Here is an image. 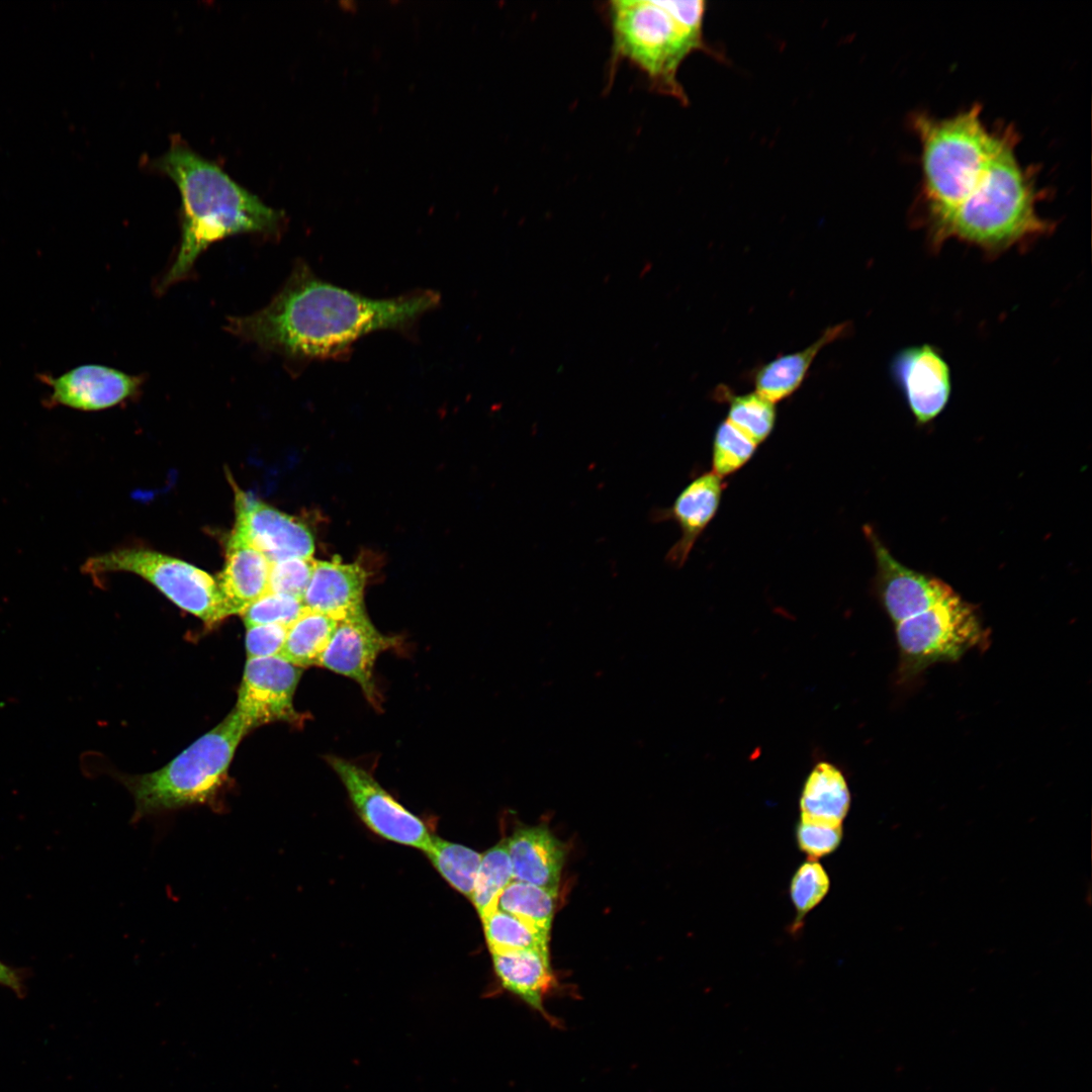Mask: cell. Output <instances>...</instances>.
<instances>
[{"label":"cell","instance_id":"836d02e7","mask_svg":"<svg viewBox=\"0 0 1092 1092\" xmlns=\"http://www.w3.org/2000/svg\"><path fill=\"white\" fill-rule=\"evenodd\" d=\"M27 973L24 969L13 968L0 961V985L11 989L19 997L25 995Z\"/></svg>","mask_w":1092,"mask_h":1092},{"label":"cell","instance_id":"6da1fadb","mask_svg":"<svg viewBox=\"0 0 1092 1092\" xmlns=\"http://www.w3.org/2000/svg\"><path fill=\"white\" fill-rule=\"evenodd\" d=\"M911 123L920 143L916 217L932 247L954 239L995 257L1053 233L1011 123L989 125L978 103L946 117L914 113Z\"/></svg>","mask_w":1092,"mask_h":1092},{"label":"cell","instance_id":"277c9868","mask_svg":"<svg viewBox=\"0 0 1092 1092\" xmlns=\"http://www.w3.org/2000/svg\"><path fill=\"white\" fill-rule=\"evenodd\" d=\"M613 57L644 73L656 90L687 104L677 74L694 52L707 51L703 0H618L608 3Z\"/></svg>","mask_w":1092,"mask_h":1092},{"label":"cell","instance_id":"5b68a950","mask_svg":"<svg viewBox=\"0 0 1092 1092\" xmlns=\"http://www.w3.org/2000/svg\"><path fill=\"white\" fill-rule=\"evenodd\" d=\"M249 731L234 709L162 768L128 779L126 785L135 803L134 818L210 800Z\"/></svg>","mask_w":1092,"mask_h":1092},{"label":"cell","instance_id":"ba28073f","mask_svg":"<svg viewBox=\"0 0 1092 1092\" xmlns=\"http://www.w3.org/2000/svg\"><path fill=\"white\" fill-rule=\"evenodd\" d=\"M329 763L336 771L362 821L379 836L426 850L432 834L425 823L394 800L362 767L337 756Z\"/></svg>","mask_w":1092,"mask_h":1092},{"label":"cell","instance_id":"8992f818","mask_svg":"<svg viewBox=\"0 0 1092 1092\" xmlns=\"http://www.w3.org/2000/svg\"><path fill=\"white\" fill-rule=\"evenodd\" d=\"M90 573L127 571L155 585L179 608L214 624L231 616L217 580L183 560L148 549L129 548L91 558Z\"/></svg>","mask_w":1092,"mask_h":1092},{"label":"cell","instance_id":"7402d4cb","mask_svg":"<svg viewBox=\"0 0 1092 1092\" xmlns=\"http://www.w3.org/2000/svg\"><path fill=\"white\" fill-rule=\"evenodd\" d=\"M337 625L338 621L332 617L304 608L287 628L279 656L300 668L317 665Z\"/></svg>","mask_w":1092,"mask_h":1092},{"label":"cell","instance_id":"ffe728a7","mask_svg":"<svg viewBox=\"0 0 1092 1092\" xmlns=\"http://www.w3.org/2000/svg\"><path fill=\"white\" fill-rule=\"evenodd\" d=\"M848 332L847 323L829 327L807 348L761 365L753 375L756 392L774 403L790 396L802 384L820 350Z\"/></svg>","mask_w":1092,"mask_h":1092},{"label":"cell","instance_id":"30bf717a","mask_svg":"<svg viewBox=\"0 0 1092 1092\" xmlns=\"http://www.w3.org/2000/svg\"><path fill=\"white\" fill-rule=\"evenodd\" d=\"M863 530L876 560L875 593L894 624L932 608L956 593L942 580L900 563L871 527Z\"/></svg>","mask_w":1092,"mask_h":1092},{"label":"cell","instance_id":"8fae6325","mask_svg":"<svg viewBox=\"0 0 1092 1092\" xmlns=\"http://www.w3.org/2000/svg\"><path fill=\"white\" fill-rule=\"evenodd\" d=\"M235 496L234 531L270 562L312 558L314 541L305 525L238 487Z\"/></svg>","mask_w":1092,"mask_h":1092},{"label":"cell","instance_id":"9a60e30c","mask_svg":"<svg viewBox=\"0 0 1092 1092\" xmlns=\"http://www.w3.org/2000/svg\"><path fill=\"white\" fill-rule=\"evenodd\" d=\"M143 379L107 366L88 364L51 378L53 398L82 411L107 408L134 395Z\"/></svg>","mask_w":1092,"mask_h":1092},{"label":"cell","instance_id":"cb8c5ba5","mask_svg":"<svg viewBox=\"0 0 1092 1092\" xmlns=\"http://www.w3.org/2000/svg\"><path fill=\"white\" fill-rule=\"evenodd\" d=\"M557 892L513 880L500 893L496 908L549 934Z\"/></svg>","mask_w":1092,"mask_h":1092},{"label":"cell","instance_id":"4fadbf2b","mask_svg":"<svg viewBox=\"0 0 1092 1092\" xmlns=\"http://www.w3.org/2000/svg\"><path fill=\"white\" fill-rule=\"evenodd\" d=\"M396 641L380 633L363 612L338 622L317 665L354 679L366 699L377 706L375 660L382 651L395 646Z\"/></svg>","mask_w":1092,"mask_h":1092},{"label":"cell","instance_id":"f1b7e54d","mask_svg":"<svg viewBox=\"0 0 1092 1092\" xmlns=\"http://www.w3.org/2000/svg\"><path fill=\"white\" fill-rule=\"evenodd\" d=\"M301 600L291 596L267 592L240 615L246 627L276 624L289 627L302 613Z\"/></svg>","mask_w":1092,"mask_h":1092},{"label":"cell","instance_id":"7c38bea8","mask_svg":"<svg viewBox=\"0 0 1092 1092\" xmlns=\"http://www.w3.org/2000/svg\"><path fill=\"white\" fill-rule=\"evenodd\" d=\"M891 374L918 423L932 421L945 408L951 372L937 348L922 344L902 349L891 362Z\"/></svg>","mask_w":1092,"mask_h":1092},{"label":"cell","instance_id":"e0dca14e","mask_svg":"<svg viewBox=\"0 0 1092 1092\" xmlns=\"http://www.w3.org/2000/svg\"><path fill=\"white\" fill-rule=\"evenodd\" d=\"M491 954L502 987L539 1013L550 1026L562 1028L560 1020L544 1007L546 997L558 987L549 952L523 949Z\"/></svg>","mask_w":1092,"mask_h":1092},{"label":"cell","instance_id":"d4e9b609","mask_svg":"<svg viewBox=\"0 0 1092 1092\" xmlns=\"http://www.w3.org/2000/svg\"><path fill=\"white\" fill-rule=\"evenodd\" d=\"M442 877L458 892L471 898L481 861L475 850L432 835L425 850Z\"/></svg>","mask_w":1092,"mask_h":1092},{"label":"cell","instance_id":"ac0fdd59","mask_svg":"<svg viewBox=\"0 0 1092 1092\" xmlns=\"http://www.w3.org/2000/svg\"><path fill=\"white\" fill-rule=\"evenodd\" d=\"M507 846L513 880L557 892L565 847L546 825L518 827Z\"/></svg>","mask_w":1092,"mask_h":1092},{"label":"cell","instance_id":"4dcf8cb0","mask_svg":"<svg viewBox=\"0 0 1092 1092\" xmlns=\"http://www.w3.org/2000/svg\"><path fill=\"white\" fill-rule=\"evenodd\" d=\"M313 564V558H290L271 562L268 592L302 601L311 578Z\"/></svg>","mask_w":1092,"mask_h":1092},{"label":"cell","instance_id":"1f68e13d","mask_svg":"<svg viewBox=\"0 0 1092 1092\" xmlns=\"http://www.w3.org/2000/svg\"><path fill=\"white\" fill-rule=\"evenodd\" d=\"M797 841L810 859H816L834 851L842 839V824H828L802 820L797 827Z\"/></svg>","mask_w":1092,"mask_h":1092},{"label":"cell","instance_id":"484cf974","mask_svg":"<svg viewBox=\"0 0 1092 1092\" xmlns=\"http://www.w3.org/2000/svg\"><path fill=\"white\" fill-rule=\"evenodd\" d=\"M512 881L507 841H503L481 855L470 898L480 917L496 908L498 896Z\"/></svg>","mask_w":1092,"mask_h":1092},{"label":"cell","instance_id":"7a4b0ae2","mask_svg":"<svg viewBox=\"0 0 1092 1092\" xmlns=\"http://www.w3.org/2000/svg\"><path fill=\"white\" fill-rule=\"evenodd\" d=\"M439 301V294L431 290L369 298L320 279L300 262L265 307L230 317L228 330L293 359H326L347 352L369 333L406 329Z\"/></svg>","mask_w":1092,"mask_h":1092},{"label":"cell","instance_id":"f546056e","mask_svg":"<svg viewBox=\"0 0 1092 1092\" xmlns=\"http://www.w3.org/2000/svg\"><path fill=\"white\" fill-rule=\"evenodd\" d=\"M829 885L826 872L815 859L807 860L797 870L791 882L790 894L800 917L821 902Z\"/></svg>","mask_w":1092,"mask_h":1092},{"label":"cell","instance_id":"83f0119b","mask_svg":"<svg viewBox=\"0 0 1092 1092\" xmlns=\"http://www.w3.org/2000/svg\"><path fill=\"white\" fill-rule=\"evenodd\" d=\"M757 445L727 420L716 429L712 446L713 472L720 477L743 467L753 456Z\"/></svg>","mask_w":1092,"mask_h":1092},{"label":"cell","instance_id":"3957f363","mask_svg":"<svg viewBox=\"0 0 1092 1092\" xmlns=\"http://www.w3.org/2000/svg\"><path fill=\"white\" fill-rule=\"evenodd\" d=\"M155 165L176 183L182 201L181 242L160 282L161 290L184 280L211 244L244 234L276 235L283 226L284 212L264 203L180 140H174Z\"/></svg>","mask_w":1092,"mask_h":1092},{"label":"cell","instance_id":"52a82bcc","mask_svg":"<svg viewBox=\"0 0 1092 1092\" xmlns=\"http://www.w3.org/2000/svg\"><path fill=\"white\" fill-rule=\"evenodd\" d=\"M894 625L899 672L906 679L933 663L958 660L980 643L984 634L975 609L957 593Z\"/></svg>","mask_w":1092,"mask_h":1092},{"label":"cell","instance_id":"4316f807","mask_svg":"<svg viewBox=\"0 0 1092 1092\" xmlns=\"http://www.w3.org/2000/svg\"><path fill=\"white\" fill-rule=\"evenodd\" d=\"M722 396L726 397L729 405L727 421L756 445L770 435L777 417L774 402L756 391L742 395L726 392Z\"/></svg>","mask_w":1092,"mask_h":1092},{"label":"cell","instance_id":"d6a6232c","mask_svg":"<svg viewBox=\"0 0 1092 1092\" xmlns=\"http://www.w3.org/2000/svg\"><path fill=\"white\" fill-rule=\"evenodd\" d=\"M287 628L276 624L247 627L246 650L248 658L279 656L285 642Z\"/></svg>","mask_w":1092,"mask_h":1092},{"label":"cell","instance_id":"44dd1931","mask_svg":"<svg viewBox=\"0 0 1092 1092\" xmlns=\"http://www.w3.org/2000/svg\"><path fill=\"white\" fill-rule=\"evenodd\" d=\"M849 807L850 793L842 772L829 762H818L802 790L801 819L842 824Z\"/></svg>","mask_w":1092,"mask_h":1092},{"label":"cell","instance_id":"5bb4252c","mask_svg":"<svg viewBox=\"0 0 1092 1092\" xmlns=\"http://www.w3.org/2000/svg\"><path fill=\"white\" fill-rule=\"evenodd\" d=\"M725 483L713 471L693 478L677 494L672 505L651 513L653 522L673 521L680 537L668 550L665 560L674 567L687 562L698 538L715 517Z\"/></svg>","mask_w":1092,"mask_h":1092},{"label":"cell","instance_id":"d6986e66","mask_svg":"<svg viewBox=\"0 0 1092 1092\" xmlns=\"http://www.w3.org/2000/svg\"><path fill=\"white\" fill-rule=\"evenodd\" d=\"M270 567L267 557L233 530L216 579L231 615H240L268 592Z\"/></svg>","mask_w":1092,"mask_h":1092},{"label":"cell","instance_id":"9c48e42d","mask_svg":"<svg viewBox=\"0 0 1092 1092\" xmlns=\"http://www.w3.org/2000/svg\"><path fill=\"white\" fill-rule=\"evenodd\" d=\"M302 668L281 656L248 658L235 707L251 729L276 721H298L293 697Z\"/></svg>","mask_w":1092,"mask_h":1092},{"label":"cell","instance_id":"2e32d148","mask_svg":"<svg viewBox=\"0 0 1092 1092\" xmlns=\"http://www.w3.org/2000/svg\"><path fill=\"white\" fill-rule=\"evenodd\" d=\"M364 569L356 563L314 560L310 581L302 598L304 608L323 613L336 621L365 612Z\"/></svg>","mask_w":1092,"mask_h":1092},{"label":"cell","instance_id":"603a6c76","mask_svg":"<svg viewBox=\"0 0 1092 1092\" xmlns=\"http://www.w3.org/2000/svg\"><path fill=\"white\" fill-rule=\"evenodd\" d=\"M491 953L523 949L549 952V934L497 908L481 917Z\"/></svg>","mask_w":1092,"mask_h":1092}]
</instances>
